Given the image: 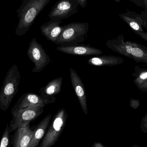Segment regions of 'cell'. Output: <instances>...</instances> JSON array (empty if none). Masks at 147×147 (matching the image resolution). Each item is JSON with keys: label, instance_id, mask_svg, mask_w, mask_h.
<instances>
[{"label": "cell", "instance_id": "obj_26", "mask_svg": "<svg viewBox=\"0 0 147 147\" xmlns=\"http://www.w3.org/2000/svg\"><path fill=\"white\" fill-rule=\"evenodd\" d=\"M143 6L145 8V10L147 11V0H143Z\"/></svg>", "mask_w": 147, "mask_h": 147}, {"label": "cell", "instance_id": "obj_2", "mask_svg": "<svg viewBox=\"0 0 147 147\" xmlns=\"http://www.w3.org/2000/svg\"><path fill=\"white\" fill-rule=\"evenodd\" d=\"M105 45L109 49L126 57L134 59L136 63H142L147 65V47L131 41H125L123 34L108 40Z\"/></svg>", "mask_w": 147, "mask_h": 147}, {"label": "cell", "instance_id": "obj_10", "mask_svg": "<svg viewBox=\"0 0 147 147\" xmlns=\"http://www.w3.org/2000/svg\"><path fill=\"white\" fill-rule=\"evenodd\" d=\"M63 78L59 77L52 80L45 87L40 90V96L47 104L53 103L56 101L55 96L60 93L62 88Z\"/></svg>", "mask_w": 147, "mask_h": 147}, {"label": "cell", "instance_id": "obj_14", "mask_svg": "<svg viewBox=\"0 0 147 147\" xmlns=\"http://www.w3.org/2000/svg\"><path fill=\"white\" fill-rule=\"evenodd\" d=\"M46 102L42 99L40 96L33 93L23 94L19 98L16 103L11 110L12 114L21 109H24L31 105H44Z\"/></svg>", "mask_w": 147, "mask_h": 147}, {"label": "cell", "instance_id": "obj_1", "mask_svg": "<svg viewBox=\"0 0 147 147\" xmlns=\"http://www.w3.org/2000/svg\"><path fill=\"white\" fill-rule=\"evenodd\" d=\"M51 0H23L17 9L19 21L15 33L19 36L26 34L35 19Z\"/></svg>", "mask_w": 147, "mask_h": 147}, {"label": "cell", "instance_id": "obj_24", "mask_svg": "<svg viewBox=\"0 0 147 147\" xmlns=\"http://www.w3.org/2000/svg\"><path fill=\"white\" fill-rule=\"evenodd\" d=\"M130 1L135 3L138 7H141L143 6V0H130Z\"/></svg>", "mask_w": 147, "mask_h": 147}, {"label": "cell", "instance_id": "obj_25", "mask_svg": "<svg viewBox=\"0 0 147 147\" xmlns=\"http://www.w3.org/2000/svg\"><path fill=\"white\" fill-rule=\"evenodd\" d=\"M92 147H105L102 143L99 142H96L93 143Z\"/></svg>", "mask_w": 147, "mask_h": 147}, {"label": "cell", "instance_id": "obj_7", "mask_svg": "<svg viewBox=\"0 0 147 147\" xmlns=\"http://www.w3.org/2000/svg\"><path fill=\"white\" fill-rule=\"evenodd\" d=\"M27 53L29 59L34 64V67L32 70L34 73L42 71L51 62L50 56L35 38L30 42Z\"/></svg>", "mask_w": 147, "mask_h": 147}, {"label": "cell", "instance_id": "obj_18", "mask_svg": "<svg viewBox=\"0 0 147 147\" xmlns=\"http://www.w3.org/2000/svg\"><path fill=\"white\" fill-rule=\"evenodd\" d=\"M119 16L129 26L135 33L144 32L142 28L144 23L140 17L134 18L129 16L127 13L121 14L119 15Z\"/></svg>", "mask_w": 147, "mask_h": 147}, {"label": "cell", "instance_id": "obj_8", "mask_svg": "<svg viewBox=\"0 0 147 147\" xmlns=\"http://www.w3.org/2000/svg\"><path fill=\"white\" fill-rule=\"evenodd\" d=\"M79 6L78 0H59L53 6L48 17L54 20L67 19L77 13Z\"/></svg>", "mask_w": 147, "mask_h": 147}, {"label": "cell", "instance_id": "obj_21", "mask_svg": "<svg viewBox=\"0 0 147 147\" xmlns=\"http://www.w3.org/2000/svg\"><path fill=\"white\" fill-rule=\"evenodd\" d=\"M129 105L131 108L136 109H138L140 105V103L139 100L132 98L129 101Z\"/></svg>", "mask_w": 147, "mask_h": 147}, {"label": "cell", "instance_id": "obj_19", "mask_svg": "<svg viewBox=\"0 0 147 147\" xmlns=\"http://www.w3.org/2000/svg\"><path fill=\"white\" fill-rule=\"evenodd\" d=\"M9 132V125L7 124L6 128L3 134L0 142V147H10L11 145V136Z\"/></svg>", "mask_w": 147, "mask_h": 147}, {"label": "cell", "instance_id": "obj_5", "mask_svg": "<svg viewBox=\"0 0 147 147\" xmlns=\"http://www.w3.org/2000/svg\"><path fill=\"white\" fill-rule=\"evenodd\" d=\"M68 118L65 109H61L55 115L39 147H52L57 142L63 131Z\"/></svg>", "mask_w": 147, "mask_h": 147}, {"label": "cell", "instance_id": "obj_13", "mask_svg": "<svg viewBox=\"0 0 147 147\" xmlns=\"http://www.w3.org/2000/svg\"><path fill=\"white\" fill-rule=\"evenodd\" d=\"M33 133L34 130L29 125L16 129L13 135L11 136L13 147H28Z\"/></svg>", "mask_w": 147, "mask_h": 147}, {"label": "cell", "instance_id": "obj_6", "mask_svg": "<svg viewBox=\"0 0 147 147\" xmlns=\"http://www.w3.org/2000/svg\"><path fill=\"white\" fill-rule=\"evenodd\" d=\"M44 105H31L21 109L12 114L13 118L9 126L10 134L19 128L29 125L44 112Z\"/></svg>", "mask_w": 147, "mask_h": 147}, {"label": "cell", "instance_id": "obj_17", "mask_svg": "<svg viewBox=\"0 0 147 147\" xmlns=\"http://www.w3.org/2000/svg\"><path fill=\"white\" fill-rule=\"evenodd\" d=\"M132 75L135 78L134 80L135 84L142 91L147 83V69L141 68L139 65L136 66Z\"/></svg>", "mask_w": 147, "mask_h": 147}, {"label": "cell", "instance_id": "obj_3", "mask_svg": "<svg viewBox=\"0 0 147 147\" xmlns=\"http://www.w3.org/2000/svg\"><path fill=\"white\" fill-rule=\"evenodd\" d=\"M20 73L16 65H14L7 72L0 91V109L6 111L18 92L20 81Z\"/></svg>", "mask_w": 147, "mask_h": 147}, {"label": "cell", "instance_id": "obj_9", "mask_svg": "<svg viewBox=\"0 0 147 147\" xmlns=\"http://www.w3.org/2000/svg\"><path fill=\"white\" fill-rule=\"evenodd\" d=\"M70 76L71 84L77 98L84 114H88L87 97L86 93L84 86L78 74L74 69H70Z\"/></svg>", "mask_w": 147, "mask_h": 147}, {"label": "cell", "instance_id": "obj_4", "mask_svg": "<svg viewBox=\"0 0 147 147\" xmlns=\"http://www.w3.org/2000/svg\"><path fill=\"white\" fill-rule=\"evenodd\" d=\"M87 22H72L64 26V29L55 44L72 46L85 40L89 30Z\"/></svg>", "mask_w": 147, "mask_h": 147}, {"label": "cell", "instance_id": "obj_20", "mask_svg": "<svg viewBox=\"0 0 147 147\" xmlns=\"http://www.w3.org/2000/svg\"><path fill=\"white\" fill-rule=\"evenodd\" d=\"M140 127L142 133L147 134V113L142 118Z\"/></svg>", "mask_w": 147, "mask_h": 147}, {"label": "cell", "instance_id": "obj_16", "mask_svg": "<svg viewBox=\"0 0 147 147\" xmlns=\"http://www.w3.org/2000/svg\"><path fill=\"white\" fill-rule=\"evenodd\" d=\"M123 63L122 58L114 56H102L94 57L88 59L87 64L97 66H112Z\"/></svg>", "mask_w": 147, "mask_h": 147}, {"label": "cell", "instance_id": "obj_22", "mask_svg": "<svg viewBox=\"0 0 147 147\" xmlns=\"http://www.w3.org/2000/svg\"><path fill=\"white\" fill-rule=\"evenodd\" d=\"M137 35L140 37L141 38H142L143 39L145 40L147 42V33L143 32H136Z\"/></svg>", "mask_w": 147, "mask_h": 147}, {"label": "cell", "instance_id": "obj_27", "mask_svg": "<svg viewBox=\"0 0 147 147\" xmlns=\"http://www.w3.org/2000/svg\"><path fill=\"white\" fill-rule=\"evenodd\" d=\"M142 92H147V83L146 84L144 88H143V90H142Z\"/></svg>", "mask_w": 147, "mask_h": 147}, {"label": "cell", "instance_id": "obj_23", "mask_svg": "<svg viewBox=\"0 0 147 147\" xmlns=\"http://www.w3.org/2000/svg\"><path fill=\"white\" fill-rule=\"evenodd\" d=\"M80 6L83 8H84L87 4L88 0H78Z\"/></svg>", "mask_w": 147, "mask_h": 147}, {"label": "cell", "instance_id": "obj_28", "mask_svg": "<svg viewBox=\"0 0 147 147\" xmlns=\"http://www.w3.org/2000/svg\"><path fill=\"white\" fill-rule=\"evenodd\" d=\"M141 147L140 146H138V145H133V147Z\"/></svg>", "mask_w": 147, "mask_h": 147}, {"label": "cell", "instance_id": "obj_11", "mask_svg": "<svg viewBox=\"0 0 147 147\" xmlns=\"http://www.w3.org/2000/svg\"><path fill=\"white\" fill-rule=\"evenodd\" d=\"M57 50L66 54L82 56L100 55L103 53V52L99 49L85 45L59 46L57 47Z\"/></svg>", "mask_w": 147, "mask_h": 147}, {"label": "cell", "instance_id": "obj_15", "mask_svg": "<svg viewBox=\"0 0 147 147\" xmlns=\"http://www.w3.org/2000/svg\"><path fill=\"white\" fill-rule=\"evenodd\" d=\"M51 115L46 116L34 129L33 134L28 147H38L43 137L45 136L51 122Z\"/></svg>", "mask_w": 147, "mask_h": 147}, {"label": "cell", "instance_id": "obj_29", "mask_svg": "<svg viewBox=\"0 0 147 147\" xmlns=\"http://www.w3.org/2000/svg\"><path fill=\"white\" fill-rule=\"evenodd\" d=\"M114 1H115L119 3L120 2V0H114Z\"/></svg>", "mask_w": 147, "mask_h": 147}, {"label": "cell", "instance_id": "obj_12", "mask_svg": "<svg viewBox=\"0 0 147 147\" xmlns=\"http://www.w3.org/2000/svg\"><path fill=\"white\" fill-rule=\"evenodd\" d=\"M61 20H51L40 27L41 33L48 40L55 43L64 29V26H61Z\"/></svg>", "mask_w": 147, "mask_h": 147}]
</instances>
